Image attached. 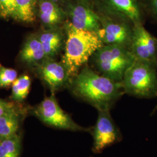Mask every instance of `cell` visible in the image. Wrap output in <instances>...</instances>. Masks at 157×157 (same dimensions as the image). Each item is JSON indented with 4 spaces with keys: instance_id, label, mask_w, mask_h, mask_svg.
I'll return each mask as SVG.
<instances>
[{
    "instance_id": "8992f818",
    "label": "cell",
    "mask_w": 157,
    "mask_h": 157,
    "mask_svg": "<svg viewBox=\"0 0 157 157\" xmlns=\"http://www.w3.org/2000/svg\"><path fill=\"white\" fill-rule=\"evenodd\" d=\"M101 28L97 34L104 45H116L130 49L134 25L124 19L98 12Z\"/></svg>"
},
{
    "instance_id": "cb8c5ba5",
    "label": "cell",
    "mask_w": 157,
    "mask_h": 157,
    "mask_svg": "<svg viewBox=\"0 0 157 157\" xmlns=\"http://www.w3.org/2000/svg\"><path fill=\"white\" fill-rule=\"evenodd\" d=\"M88 1H91V0H88Z\"/></svg>"
},
{
    "instance_id": "6da1fadb",
    "label": "cell",
    "mask_w": 157,
    "mask_h": 157,
    "mask_svg": "<svg viewBox=\"0 0 157 157\" xmlns=\"http://www.w3.org/2000/svg\"><path fill=\"white\" fill-rule=\"evenodd\" d=\"M68 89L97 111H110L124 94L121 83L101 75L88 64L72 78Z\"/></svg>"
},
{
    "instance_id": "7a4b0ae2",
    "label": "cell",
    "mask_w": 157,
    "mask_h": 157,
    "mask_svg": "<svg viewBox=\"0 0 157 157\" xmlns=\"http://www.w3.org/2000/svg\"><path fill=\"white\" fill-rule=\"evenodd\" d=\"M63 26L67 39L61 61L72 80L104 44L96 32L76 28L67 21Z\"/></svg>"
},
{
    "instance_id": "3957f363",
    "label": "cell",
    "mask_w": 157,
    "mask_h": 157,
    "mask_svg": "<svg viewBox=\"0 0 157 157\" xmlns=\"http://www.w3.org/2000/svg\"><path fill=\"white\" fill-rule=\"evenodd\" d=\"M136 58L129 48L116 45H103L92 56L90 67L101 75L121 83L124 73Z\"/></svg>"
},
{
    "instance_id": "9c48e42d",
    "label": "cell",
    "mask_w": 157,
    "mask_h": 157,
    "mask_svg": "<svg viewBox=\"0 0 157 157\" xmlns=\"http://www.w3.org/2000/svg\"><path fill=\"white\" fill-rule=\"evenodd\" d=\"M96 7V12L124 19L134 25L144 22L140 0H97Z\"/></svg>"
},
{
    "instance_id": "9a60e30c",
    "label": "cell",
    "mask_w": 157,
    "mask_h": 157,
    "mask_svg": "<svg viewBox=\"0 0 157 157\" xmlns=\"http://www.w3.org/2000/svg\"><path fill=\"white\" fill-rule=\"evenodd\" d=\"M24 115V110L17 106L0 117V141L19 133Z\"/></svg>"
},
{
    "instance_id": "44dd1931",
    "label": "cell",
    "mask_w": 157,
    "mask_h": 157,
    "mask_svg": "<svg viewBox=\"0 0 157 157\" xmlns=\"http://www.w3.org/2000/svg\"><path fill=\"white\" fill-rule=\"evenodd\" d=\"M17 107V105L14 102L6 101L0 98V117Z\"/></svg>"
},
{
    "instance_id": "ffe728a7",
    "label": "cell",
    "mask_w": 157,
    "mask_h": 157,
    "mask_svg": "<svg viewBox=\"0 0 157 157\" xmlns=\"http://www.w3.org/2000/svg\"><path fill=\"white\" fill-rule=\"evenodd\" d=\"M0 16L4 18L17 19L15 0H0Z\"/></svg>"
},
{
    "instance_id": "4fadbf2b",
    "label": "cell",
    "mask_w": 157,
    "mask_h": 157,
    "mask_svg": "<svg viewBox=\"0 0 157 157\" xmlns=\"http://www.w3.org/2000/svg\"><path fill=\"white\" fill-rule=\"evenodd\" d=\"M37 15L44 28L63 26L67 13L59 4L51 0H39Z\"/></svg>"
},
{
    "instance_id": "8fae6325",
    "label": "cell",
    "mask_w": 157,
    "mask_h": 157,
    "mask_svg": "<svg viewBox=\"0 0 157 157\" xmlns=\"http://www.w3.org/2000/svg\"><path fill=\"white\" fill-rule=\"evenodd\" d=\"M130 50L136 59L157 65V39L146 30L143 24L134 26Z\"/></svg>"
},
{
    "instance_id": "5bb4252c",
    "label": "cell",
    "mask_w": 157,
    "mask_h": 157,
    "mask_svg": "<svg viewBox=\"0 0 157 157\" xmlns=\"http://www.w3.org/2000/svg\"><path fill=\"white\" fill-rule=\"evenodd\" d=\"M19 58L28 65L36 67L47 58L37 34H32L26 39L20 52Z\"/></svg>"
},
{
    "instance_id": "d6986e66",
    "label": "cell",
    "mask_w": 157,
    "mask_h": 157,
    "mask_svg": "<svg viewBox=\"0 0 157 157\" xmlns=\"http://www.w3.org/2000/svg\"><path fill=\"white\" fill-rule=\"evenodd\" d=\"M17 78V72L16 70L4 67L0 63V89L12 86Z\"/></svg>"
},
{
    "instance_id": "603a6c76",
    "label": "cell",
    "mask_w": 157,
    "mask_h": 157,
    "mask_svg": "<svg viewBox=\"0 0 157 157\" xmlns=\"http://www.w3.org/2000/svg\"><path fill=\"white\" fill-rule=\"evenodd\" d=\"M51 1H54V2H56L57 4L60 5L61 4L67 2L68 0H51Z\"/></svg>"
},
{
    "instance_id": "7c38bea8",
    "label": "cell",
    "mask_w": 157,
    "mask_h": 157,
    "mask_svg": "<svg viewBox=\"0 0 157 157\" xmlns=\"http://www.w3.org/2000/svg\"><path fill=\"white\" fill-rule=\"evenodd\" d=\"M47 58L56 59L64 50L67 35L64 26L44 28L37 34Z\"/></svg>"
},
{
    "instance_id": "52a82bcc",
    "label": "cell",
    "mask_w": 157,
    "mask_h": 157,
    "mask_svg": "<svg viewBox=\"0 0 157 157\" xmlns=\"http://www.w3.org/2000/svg\"><path fill=\"white\" fill-rule=\"evenodd\" d=\"M98 111L96 123L90 132L93 136L92 150L100 153L106 148L121 141L122 135L113 120L109 110Z\"/></svg>"
},
{
    "instance_id": "ba28073f",
    "label": "cell",
    "mask_w": 157,
    "mask_h": 157,
    "mask_svg": "<svg viewBox=\"0 0 157 157\" xmlns=\"http://www.w3.org/2000/svg\"><path fill=\"white\" fill-rule=\"evenodd\" d=\"M67 21L76 28L97 32L101 28L100 17L88 0L67 2L64 10Z\"/></svg>"
},
{
    "instance_id": "e0dca14e",
    "label": "cell",
    "mask_w": 157,
    "mask_h": 157,
    "mask_svg": "<svg viewBox=\"0 0 157 157\" xmlns=\"http://www.w3.org/2000/svg\"><path fill=\"white\" fill-rule=\"evenodd\" d=\"M11 99L16 102H22L28 95L31 79L28 75H23L12 84Z\"/></svg>"
},
{
    "instance_id": "2e32d148",
    "label": "cell",
    "mask_w": 157,
    "mask_h": 157,
    "mask_svg": "<svg viewBox=\"0 0 157 157\" xmlns=\"http://www.w3.org/2000/svg\"><path fill=\"white\" fill-rule=\"evenodd\" d=\"M39 0H15L17 20L22 22H34L37 14Z\"/></svg>"
},
{
    "instance_id": "7402d4cb",
    "label": "cell",
    "mask_w": 157,
    "mask_h": 157,
    "mask_svg": "<svg viewBox=\"0 0 157 157\" xmlns=\"http://www.w3.org/2000/svg\"><path fill=\"white\" fill-rule=\"evenodd\" d=\"M146 6L149 14L157 21V0H148Z\"/></svg>"
},
{
    "instance_id": "5b68a950",
    "label": "cell",
    "mask_w": 157,
    "mask_h": 157,
    "mask_svg": "<svg viewBox=\"0 0 157 157\" xmlns=\"http://www.w3.org/2000/svg\"><path fill=\"white\" fill-rule=\"evenodd\" d=\"M31 113L45 125L56 129L72 132H90L76 123L70 115L59 105L54 94L46 97L43 101L31 109Z\"/></svg>"
},
{
    "instance_id": "277c9868",
    "label": "cell",
    "mask_w": 157,
    "mask_h": 157,
    "mask_svg": "<svg viewBox=\"0 0 157 157\" xmlns=\"http://www.w3.org/2000/svg\"><path fill=\"white\" fill-rule=\"evenodd\" d=\"M124 94L140 98L157 97V65L135 59L121 82Z\"/></svg>"
},
{
    "instance_id": "30bf717a",
    "label": "cell",
    "mask_w": 157,
    "mask_h": 157,
    "mask_svg": "<svg viewBox=\"0 0 157 157\" xmlns=\"http://www.w3.org/2000/svg\"><path fill=\"white\" fill-rule=\"evenodd\" d=\"M36 68L38 76L49 88L51 94H55L57 91L69 87L71 78L62 61L46 58Z\"/></svg>"
},
{
    "instance_id": "ac0fdd59",
    "label": "cell",
    "mask_w": 157,
    "mask_h": 157,
    "mask_svg": "<svg viewBox=\"0 0 157 157\" xmlns=\"http://www.w3.org/2000/svg\"><path fill=\"white\" fill-rule=\"evenodd\" d=\"M21 139V136L18 133L0 141V157H20Z\"/></svg>"
}]
</instances>
